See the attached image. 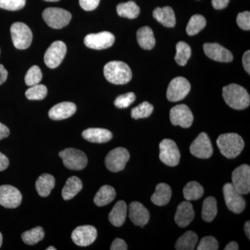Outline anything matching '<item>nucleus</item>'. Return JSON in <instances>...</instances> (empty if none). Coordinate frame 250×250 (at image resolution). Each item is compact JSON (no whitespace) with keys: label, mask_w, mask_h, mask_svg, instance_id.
Returning <instances> with one entry per match:
<instances>
[{"label":"nucleus","mask_w":250,"mask_h":250,"mask_svg":"<svg viewBox=\"0 0 250 250\" xmlns=\"http://www.w3.org/2000/svg\"><path fill=\"white\" fill-rule=\"evenodd\" d=\"M83 139L90 143H104L111 141L113 134L108 129L102 128H89L82 133Z\"/></svg>","instance_id":"4be33fe9"},{"label":"nucleus","mask_w":250,"mask_h":250,"mask_svg":"<svg viewBox=\"0 0 250 250\" xmlns=\"http://www.w3.org/2000/svg\"><path fill=\"white\" fill-rule=\"evenodd\" d=\"M176 49H177V53L174 59L179 65L184 66L187 65L188 61L191 56V48L187 42L181 41L177 44Z\"/></svg>","instance_id":"f704fd0d"},{"label":"nucleus","mask_w":250,"mask_h":250,"mask_svg":"<svg viewBox=\"0 0 250 250\" xmlns=\"http://www.w3.org/2000/svg\"><path fill=\"white\" fill-rule=\"evenodd\" d=\"M83 184L77 177H71L67 179L66 183L62 190V197L63 200H71L82 190Z\"/></svg>","instance_id":"bb28decb"},{"label":"nucleus","mask_w":250,"mask_h":250,"mask_svg":"<svg viewBox=\"0 0 250 250\" xmlns=\"http://www.w3.org/2000/svg\"><path fill=\"white\" fill-rule=\"evenodd\" d=\"M224 100L228 106L236 110H243L250 106V97L248 90L241 85L229 84L223 89Z\"/></svg>","instance_id":"f257e3e1"},{"label":"nucleus","mask_w":250,"mask_h":250,"mask_svg":"<svg viewBox=\"0 0 250 250\" xmlns=\"http://www.w3.org/2000/svg\"><path fill=\"white\" fill-rule=\"evenodd\" d=\"M127 213V206L124 201L117 202L108 215V220L115 227H121L125 223Z\"/></svg>","instance_id":"393cba45"},{"label":"nucleus","mask_w":250,"mask_h":250,"mask_svg":"<svg viewBox=\"0 0 250 250\" xmlns=\"http://www.w3.org/2000/svg\"><path fill=\"white\" fill-rule=\"evenodd\" d=\"M42 77V75L40 67L37 65H34L28 70L24 77V81H25L26 85L30 87L40 83Z\"/></svg>","instance_id":"58836bf2"},{"label":"nucleus","mask_w":250,"mask_h":250,"mask_svg":"<svg viewBox=\"0 0 250 250\" xmlns=\"http://www.w3.org/2000/svg\"><path fill=\"white\" fill-rule=\"evenodd\" d=\"M229 0H212V5L215 9H225L228 6Z\"/></svg>","instance_id":"49530a36"},{"label":"nucleus","mask_w":250,"mask_h":250,"mask_svg":"<svg viewBox=\"0 0 250 250\" xmlns=\"http://www.w3.org/2000/svg\"><path fill=\"white\" fill-rule=\"evenodd\" d=\"M47 88L45 85L36 84L29 87L25 95L30 100H42L47 96Z\"/></svg>","instance_id":"4c0bfd02"},{"label":"nucleus","mask_w":250,"mask_h":250,"mask_svg":"<svg viewBox=\"0 0 250 250\" xmlns=\"http://www.w3.org/2000/svg\"><path fill=\"white\" fill-rule=\"evenodd\" d=\"M44 1H58L59 0H44Z\"/></svg>","instance_id":"4d7b16f0"},{"label":"nucleus","mask_w":250,"mask_h":250,"mask_svg":"<svg viewBox=\"0 0 250 250\" xmlns=\"http://www.w3.org/2000/svg\"><path fill=\"white\" fill-rule=\"evenodd\" d=\"M45 236V231L41 227H37L25 231L22 234V241L29 245V246H33L36 243L42 241Z\"/></svg>","instance_id":"c9c22d12"},{"label":"nucleus","mask_w":250,"mask_h":250,"mask_svg":"<svg viewBox=\"0 0 250 250\" xmlns=\"http://www.w3.org/2000/svg\"><path fill=\"white\" fill-rule=\"evenodd\" d=\"M243 64L245 70L248 74L250 73V51L248 50L243 54Z\"/></svg>","instance_id":"de8ad7c7"},{"label":"nucleus","mask_w":250,"mask_h":250,"mask_svg":"<svg viewBox=\"0 0 250 250\" xmlns=\"http://www.w3.org/2000/svg\"><path fill=\"white\" fill-rule=\"evenodd\" d=\"M9 161L4 154L0 152V171L6 170L9 166Z\"/></svg>","instance_id":"09e8293b"},{"label":"nucleus","mask_w":250,"mask_h":250,"mask_svg":"<svg viewBox=\"0 0 250 250\" xmlns=\"http://www.w3.org/2000/svg\"><path fill=\"white\" fill-rule=\"evenodd\" d=\"M129 158L130 154L127 149L124 147H117L106 156L105 164L108 170L111 172H120L124 170Z\"/></svg>","instance_id":"1a4fd4ad"},{"label":"nucleus","mask_w":250,"mask_h":250,"mask_svg":"<svg viewBox=\"0 0 250 250\" xmlns=\"http://www.w3.org/2000/svg\"><path fill=\"white\" fill-rule=\"evenodd\" d=\"M190 153L200 159H208L213 154V146L208 135L205 132L200 134L192 143L190 147Z\"/></svg>","instance_id":"4468645a"},{"label":"nucleus","mask_w":250,"mask_h":250,"mask_svg":"<svg viewBox=\"0 0 250 250\" xmlns=\"http://www.w3.org/2000/svg\"><path fill=\"white\" fill-rule=\"evenodd\" d=\"M216 143L220 152L228 159H234L239 155L245 146L241 136L235 133L220 135Z\"/></svg>","instance_id":"7ed1b4c3"},{"label":"nucleus","mask_w":250,"mask_h":250,"mask_svg":"<svg viewBox=\"0 0 250 250\" xmlns=\"http://www.w3.org/2000/svg\"><path fill=\"white\" fill-rule=\"evenodd\" d=\"M42 18L49 27L59 29L69 24L71 21L72 15L66 10L50 7L44 10Z\"/></svg>","instance_id":"20e7f679"},{"label":"nucleus","mask_w":250,"mask_h":250,"mask_svg":"<svg viewBox=\"0 0 250 250\" xmlns=\"http://www.w3.org/2000/svg\"><path fill=\"white\" fill-rule=\"evenodd\" d=\"M238 245L237 244L236 242L232 241L230 242L228 246L225 247V250H238Z\"/></svg>","instance_id":"603ef678"},{"label":"nucleus","mask_w":250,"mask_h":250,"mask_svg":"<svg viewBox=\"0 0 250 250\" xmlns=\"http://www.w3.org/2000/svg\"><path fill=\"white\" fill-rule=\"evenodd\" d=\"M10 131L9 128L6 125L0 123V140L7 138L9 136Z\"/></svg>","instance_id":"8fccbe9b"},{"label":"nucleus","mask_w":250,"mask_h":250,"mask_svg":"<svg viewBox=\"0 0 250 250\" xmlns=\"http://www.w3.org/2000/svg\"><path fill=\"white\" fill-rule=\"evenodd\" d=\"M8 77V72L4 65L0 64V85L3 84L6 82Z\"/></svg>","instance_id":"3c124183"},{"label":"nucleus","mask_w":250,"mask_h":250,"mask_svg":"<svg viewBox=\"0 0 250 250\" xmlns=\"http://www.w3.org/2000/svg\"><path fill=\"white\" fill-rule=\"evenodd\" d=\"M204 50L206 55L212 60L225 62H232L233 57L231 52L220 44L205 43Z\"/></svg>","instance_id":"a211bd4d"},{"label":"nucleus","mask_w":250,"mask_h":250,"mask_svg":"<svg viewBox=\"0 0 250 250\" xmlns=\"http://www.w3.org/2000/svg\"><path fill=\"white\" fill-rule=\"evenodd\" d=\"M190 90V84L187 79L176 77L171 81L167 90V100L172 103L181 101L187 96Z\"/></svg>","instance_id":"9d476101"},{"label":"nucleus","mask_w":250,"mask_h":250,"mask_svg":"<svg viewBox=\"0 0 250 250\" xmlns=\"http://www.w3.org/2000/svg\"><path fill=\"white\" fill-rule=\"evenodd\" d=\"M198 241L197 233L192 231H188L179 237L175 245L177 250H193Z\"/></svg>","instance_id":"c756f323"},{"label":"nucleus","mask_w":250,"mask_h":250,"mask_svg":"<svg viewBox=\"0 0 250 250\" xmlns=\"http://www.w3.org/2000/svg\"><path fill=\"white\" fill-rule=\"evenodd\" d=\"M195 217V211L191 203L183 202L177 207L174 221L180 228H186L191 223Z\"/></svg>","instance_id":"412c9836"},{"label":"nucleus","mask_w":250,"mask_h":250,"mask_svg":"<svg viewBox=\"0 0 250 250\" xmlns=\"http://www.w3.org/2000/svg\"><path fill=\"white\" fill-rule=\"evenodd\" d=\"M114 42V35L108 31L88 34L84 39V44L87 47L98 50L107 49L111 47Z\"/></svg>","instance_id":"ddd939ff"},{"label":"nucleus","mask_w":250,"mask_h":250,"mask_svg":"<svg viewBox=\"0 0 250 250\" xmlns=\"http://www.w3.org/2000/svg\"><path fill=\"white\" fill-rule=\"evenodd\" d=\"M1 244H2V235L0 233V248H1Z\"/></svg>","instance_id":"5fc2aeb1"},{"label":"nucleus","mask_w":250,"mask_h":250,"mask_svg":"<svg viewBox=\"0 0 250 250\" xmlns=\"http://www.w3.org/2000/svg\"><path fill=\"white\" fill-rule=\"evenodd\" d=\"M57 248H54V247L50 246L48 248H47V250H56Z\"/></svg>","instance_id":"6e6d98bb"},{"label":"nucleus","mask_w":250,"mask_h":250,"mask_svg":"<svg viewBox=\"0 0 250 250\" xmlns=\"http://www.w3.org/2000/svg\"><path fill=\"white\" fill-rule=\"evenodd\" d=\"M207 21L201 15H194L188 23L187 33L188 35L195 36L205 27Z\"/></svg>","instance_id":"72a5a7b5"},{"label":"nucleus","mask_w":250,"mask_h":250,"mask_svg":"<svg viewBox=\"0 0 250 250\" xmlns=\"http://www.w3.org/2000/svg\"><path fill=\"white\" fill-rule=\"evenodd\" d=\"M100 0H80L81 7L87 11H93L98 7Z\"/></svg>","instance_id":"c03bdc74"},{"label":"nucleus","mask_w":250,"mask_h":250,"mask_svg":"<svg viewBox=\"0 0 250 250\" xmlns=\"http://www.w3.org/2000/svg\"><path fill=\"white\" fill-rule=\"evenodd\" d=\"M140 47L144 49L150 50L155 46L156 41L154 33L149 27H143L139 29L136 34Z\"/></svg>","instance_id":"cd10ccee"},{"label":"nucleus","mask_w":250,"mask_h":250,"mask_svg":"<svg viewBox=\"0 0 250 250\" xmlns=\"http://www.w3.org/2000/svg\"><path fill=\"white\" fill-rule=\"evenodd\" d=\"M98 231L91 225L78 227L72 231V239L77 246L86 247L90 246L96 240Z\"/></svg>","instance_id":"f3484780"},{"label":"nucleus","mask_w":250,"mask_h":250,"mask_svg":"<svg viewBox=\"0 0 250 250\" xmlns=\"http://www.w3.org/2000/svg\"><path fill=\"white\" fill-rule=\"evenodd\" d=\"M104 75L110 83L123 85L129 83L132 78V72L127 64L124 62H108L104 67Z\"/></svg>","instance_id":"f03ea898"},{"label":"nucleus","mask_w":250,"mask_h":250,"mask_svg":"<svg viewBox=\"0 0 250 250\" xmlns=\"http://www.w3.org/2000/svg\"><path fill=\"white\" fill-rule=\"evenodd\" d=\"M67 52V47L63 42L55 41L49 46L44 56L45 65L49 68H56L62 63Z\"/></svg>","instance_id":"9b49d317"},{"label":"nucleus","mask_w":250,"mask_h":250,"mask_svg":"<svg viewBox=\"0 0 250 250\" xmlns=\"http://www.w3.org/2000/svg\"><path fill=\"white\" fill-rule=\"evenodd\" d=\"M171 123L174 126L188 128L193 122V115L188 106L185 104H179L171 108L170 112Z\"/></svg>","instance_id":"2eb2a0df"},{"label":"nucleus","mask_w":250,"mask_h":250,"mask_svg":"<svg viewBox=\"0 0 250 250\" xmlns=\"http://www.w3.org/2000/svg\"><path fill=\"white\" fill-rule=\"evenodd\" d=\"M11 38L16 48L25 49L29 47L32 42L33 34L27 24L22 22H15L11 27Z\"/></svg>","instance_id":"423d86ee"},{"label":"nucleus","mask_w":250,"mask_h":250,"mask_svg":"<svg viewBox=\"0 0 250 250\" xmlns=\"http://www.w3.org/2000/svg\"><path fill=\"white\" fill-rule=\"evenodd\" d=\"M218 242L213 236H205L202 238L198 246V250H218Z\"/></svg>","instance_id":"79ce46f5"},{"label":"nucleus","mask_w":250,"mask_h":250,"mask_svg":"<svg viewBox=\"0 0 250 250\" xmlns=\"http://www.w3.org/2000/svg\"><path fill=\"white\" fill-rule=\"evenodd\" d=\"M26 0H0V8L8 11H18L25 6Z\"/></svg>","instance_id":"a19ab883"},{"label":"nucleus","mask_w":250,"mask_h":250,"mask_svg":"<svg viewBox=\"0 0 250 250\" xmlns=\"http://www.w3.org/2000/svg\"><path fill=\"white\" fill-rule=\"evenodd\" d=\"M116 192L111 186L104 185L100 188L94 197V202L98 207H104L114 200Z\"/></svg>","instance_id":"c85d7f7f"},{"label":"nucleus","mask_w":250,"mask_h":250,"mask_svg":"<svg viewBox=\"0 0 250 250\" xmlns=\"http://www.w3.org/2000/svg\"><path fill=\"white\" fill-rule=\"evenodd\" d=\"M55 186V179L49 174H43L38 178L36 182V188L41 197L49 196Z\"/></svg>","instance_id":"a878e982"},{"label":"nucleus","mask_w":250,"mask_h":250,"mask_svg":"<svg viewBox=\"0 0 250 250\" xmlns=\"http://www.w3.org/2000/svg\"><path fill=\"white\" fill-rule=\"evenodd\" d=\"M135 100H136V95L131 92V93L118 96L114 101V105L117 108H127L134 103Z\"/></svg>","instance_id":"ea45409f"},{"label":"nucleus","mask_w":250,"mask_h":250,"mask_svg":"<svg viewBox=\"0 0 250 250\" xmlns=\"http://www.w3.org/2000/svg\"><path fill=\"white\" fill-rule=\"evenodd\" d=\"M184 198L187 201L197 200L201 198L204 194V188L201 184L197 182H188L183 190Z\"/></svg>","instance_id":"473e14b6"},{"label":"nucleus","mask_w":250,"mask_h":250,"mask_svg":"<svg viewBox=\"0 0 250 250\" xmlns=\"http://www.w3.org/2000/svg\"><path fill=\"white\" fill-rule=\"evenodd\" d=\"M238 25L243 30L249 31L250 29V13L249 11L238 14L236 18Z\"/></svg>","instance_id":"37998d69"},{"label":"nucleus","mask_w":250,"mask_h":250,"mask_svg":"<svg viewBox=\"0 0 250 250\" xmlns=\"http://www.w3.org/2000/svg\"><path fill=\"white\" fill-rule=\"evenodd\" d=\"M218 213L216 200L213 197L206 198L202 205V218L206 222L213 221Z\"/></svg>","instance_id":"7c9ffc66"},{"label":"nucleus","mask_w":250,"mask_h":250,"mask_svg":"<svg viewBox=\"0 0 250 250\" xmlns=\"http://www.w3.org/2000/svg\"><path fill=\"white\" fill-rule=\"evenodd\" d=\"M76 111L77 106L75 104L64 102L52 107L49 111V117L54 121H62L73 116Z\"/></svg>","instance_id":"aec40b11"},{"label":"nucleus","mask_w":250,"mask_h":250,"mask_svg":"<svg viewBox=\"0 0 250 250\" xmlns=\"http://www.w3.org/2000/svg\"><path fill=\"white\" fill-rule=\"evenodd\" d=\"M154 111V106L148 102H143L131 109V115L134 119L148 118Z\"/></svg>","instance_id":"e433bc0d"},{"label":"nucleus","mask_w":250,"mask_h":250,"mask_svg":"<svg viewBox=\"0 0 250 250\" xmlns=\"http://www.w3.org/2000/svg\"><path fill=\"white\" fill-rule=\"evenodd\" d=\"M233 187L241 195H246L250 191V167L243 164L235 169L232 172Z\"/></svg>","instance_id":"f8f14e48"},{"label":"nucleus","mask_w":250,"mask_h":250,"mask_svg":"<svg viewBox=\"0 0 250 250\" xmlns=\"http://www.w3.org/2000/svg\"><path fill=\"white\" fill-rule=\"evenodd\" d=\"M250 221L247 222L246 225H245V232L246 233V236L248 238H250Z\"/></svg>","instance_id":"864d4df0"},{"label":"nucleus","mask_w":250,"mask_h":250,"mask_svg":"<svg viewBox=\"0 0 250 250\" xmlns=\"http://www.w3.org/2000/svg\"><path fill=\"white\" fill-rule=\"evenodd\" d=\"M22 200V194L16 187L10 185L0 187V205L7 208H17Z\"/></svg>","instance_id":"dca6fc26"},{"label":"nucleus","mask_w":250,"mask_h":250,"mask_svg":"<svg viewBox=\"0 0 250 250\" xmlns=\"http://www.w3.org/2000/svg\"><path fill=\"white\" fill-rule=\"evenodd\" d=\"M117 13L121 17L134 19L139 16L140 8L134 1H128L118 5Z\"/></svg>","instance_id":"2f4dec72"},{"label":"nucleus","mask_w":250,"mask_h":250,"mask_svg":"<svg viewBox=\"0 0 250 250\" xmlns=\"http://www.w3.org/2000/svg\"><path fill=\"white\" fill-rule=\"evenodd\" d=\"M160 160L166 165L174 167L178 165L181 154L177 144L172 140L164 139L159 145Z\"/></svg>","instance_id":"6e6552de"},{"label":"nucleus","mask_w":250,"mask_h":250,"mask_svg":"<svg viewBox=\"0 0 250 250\" xmlns=\"http://www.w3.org/2000/svg\"><path fill=\"white\" fill-rule=\"evenodd\" d=\"M171 196L172 190L170 186L167 184L161 183L156 186L155 192L151 197V200L154 205L161 207L169 203Z\"/></svg>","instance_id":"b1692460"},{"label":"nucleus","mask_w":250,"mask_h":250,"mask_svg":"<svg viewBox=\"0 0 250 250\" xmlns=\"http://www.w3.org/2000/svg\"><path fill=\"white\" fill-rule=\"evenodd\" d=\"M153 17L166 27L172 28L175 26V14L170 6L156 8L153 11Z\"/></svg>","instance_id":"5701e85b"},{"label":"nucleus","mask_w":250,"mask_h":250,"mask_svg":"<svg viewBox=\"0 0 250 250\" xmlns=\"http://www.w3.org/2000/svg\"><path fill=\"white\" fill-rule=\"evenodd\" d=\"M129 217L130 220L136 226L143 228L149 222V211L146 207L139 202H133L129 205Z\"/></svg>","instance_id":"6ab92c4d"},{"label":"nucleus","mask_w":250,"mask_h":250,"mask_svg":"<svg viewBox=\"0 0 250 250\" xmlns=\"http://www.w3.org/2000/svg\"><path fill=\"white\" fill-rule=\"evenodd\" d=\"M224 198L229 209L233 213H241L246 208V200L239 192L233 187V184L228 183L223 187Z\"/></svg>","instance_id":"0eeeda50"},{"label":"nucleus","mask_w":250,"mask_h":250,"mask_svg":"<svg viewBox=\"0 0 250 250\" xmlns=\"http://www.w3.org/2000/svg\"><path fill=\"white\" fill-rule=\"evenodd\" d=\"M59 156L62 158L65 167L70 170H83L88 164L85 153L75 148L64 149L59 153Z\"/></svg>","instance_id":"39448f33"},{"label":"nucleus","mask_w":250,"mask_h":250,"mask_svg":"<svg viewBox=\"0 0 250 250\" xmlns=\"http://www.w3.org/2000/svg\"><path fill=\"white\" fill-rule=\"evenodd\" d=\"M111 250H127V246H126L124 240L121 239V238H116L112 243Z\"/></svg>","instance_id":"a18cd8bd"}]
</instances>
